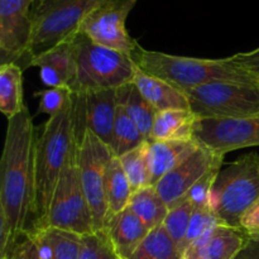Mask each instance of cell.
<instances>
[{
	"label": "cell",
	"mask_w": 259,
	"mask_h": 259,
	"mask_svg": "<svg viewBox=\"0 0 259 259\" xmlns=\"http://www.w3.org/2000/svg\"><path fill=\"white\" fill-rule=\"evenodd\" d=\"M146 141L147 139L141 133L138 126L129 118L124 106L118 103L115 124H114L113 143H111V151H113L114 156H123L124 153L137 148Z\"/></svg>",
	"instance_id": "cell-28"
},
{
	"label": "cell",
	"mask_w": 259,
	"mask_h": 259,
	"mask_svg": "<svg viewBox=\"0 0 259 259\" xmlns=\"http://www.w3.org/2000/svg\"><path fill=\"white\" fill-rule=\"evenodd\" d=\"M118 259H125V258H121V257H119Z\"/></svg>",
	"instance_id": "cell-39"
},
{
	"label": "cell",
	"mask_w": 259,
	"mask_h": 259,
	"mask_svg": "<svg viewBox=\"0 0 259 259\" xmlns=\"http://www.w3.org/2000/svg\"><path fill=\"white\" fill-rule=\"evenodd\" d=\"M32 67L39 68V77L48 88H65L73 93L76 88V61L71 40L35 56Z\"/></svg>",
	"instance_id": "cell-16"
},
{
	"label": "cell",
	"mask_w": 259,
	"mask_h": 259,
	"mask_svg": "<svg viewBox=\"0 0 259 259\" xmlns=\"http://www.w3.org/2000/svg\"><path fill=\"white\" fill-rule=\"evenodd\" d=\"M139 68L186 91L218 81L257 83V78L234 56L219 60L185 57L144 50L139 46L133 55Z\"/></svg>",
	"instance_id": "cell-3"
},
{
	"label": "cell",
	"mask_w": 259,
	"mask_h": 259,
	"mask_svg": "<svg viewBox=\"0 0 259 259\" xmlns=\"http://www.w3.org/2000/svg\"><path fill=\"white\" fill-rule=\"evenodd\" d=\"M138 0H105L86 17L80 32L104 47L133 57L139 45L125 27L129 13Z\"/></svg>",
	"instance_id": "cell-10"
},
{
	"label": "cell",
	"mask_w": 259,
	"mask_h": 259,
	"mask_svg": "<svg viewBox=\"0 0 259 259\" xmlns=\"http://www.w3.org/2000/svg\"><path fill=\"white\" fill-rule=\"evenodd\" d=\"M197 119L191 109L158 111L149 141H185L195 138V124Z\"/></svg>",
	"instance_id": "cell-20"
},
{
	"label": "cell",
	"mask_w": 259,
	"mask_h": 259,
	"mask_svg": "<svg viewBox=\"0 0 259 259\" xmlns=\"http://www.w3.org/2000/svg\"><path fill=\"white\" fill-rule=\"evenodd\" d=\"M132 83L157 111L168 109H190L189 98L184 91L179 90L157 76L149 75L142 68L137 67Z\"/></svg>",
	"instance_id": "cell-19"
},
{
	"label": "cell",
	"mask_w": 259,
	"mask_h": 259,
	"mask_svg": "<svg viewBox=\"0 0 259 259\" xmlns=\"http://www.w3.org/2000/svg\"><path fill=\"white\" fill-rule=\"evenodd\" d=\"M72 94V93H71ZM73 106L83 129L93 132L111 148L118 99L116 90L72 94Z\"/></svg>",
	"instance_id": "cell-14"
},
{
	"label": "cell",
	"mask_w": 259,
	"mask_h": 259,
	"mask_svg": "<svg viewBox=\"0 0 259 259\" xmlns=\"http://www.w3.org/2000/svg\"><path fill=\"white\" fill-rule=\"evenodd\" d=\"M128 209L132 210L149 230L163 224L169 209L156 187L148 186L133 192Z\"/></svg>",
	"instance_id": "cell-24"
},
{
	"label": "cell",
	"mask_w": 259,
	"mask_h": 259,
	"mask_svg": "<svg viewBox=\"0 0 259 259\" xmlns=\"http://www.w3.org/2000/svg\"><path fill=\"white\" fill-rule=\"evenodd\" d=\"M76 61V88L72 94L118 90L131 83L138 65L133 57L98 45L82 32L71 39Z\"/></svg>",
	"instance_id": "cell-4"
},
{
	"label": "cell",
	"mask_w": 259,
	"mask_h": 259,
	"mask_svg": "<svg viewBox=\"0 0 259 259\" xmlns=\"http://www.w3.org/2000/svg\"><path fill=\"white\" fill-rule=\"evenodd\" d=\"M248 239L239 228L218 224L187 248L181 259H235Z\"/></svg>",
	"instance_id": "cell-15"
},
{
	"label": "cell",
	"mask_w": 259,
	"mask_h": 259,
	"mask_svg": "<svg viewBox=\"0 0 259 259\" xmlns=\"http://www.w3.org/2000/svg\"><path fill=\"white\" fill-rule=\"evenodd\" d=\"M224 157L200 144L199 148L191 156L162 177L154 187L168 209H172L184 201L192 187L205 175L209 174L215 167L222 166Z\"/></svg>",
	"instance_id": "cell-13"
},
{
	"label": "cell",
	"mask_w": 259,
	"mask_h": 259,
	"mask_svg": "<svg viewBox=\"0 0 259 259\" xmlns=\"http://www.w3.org/2000/svg\"><path fill=\"white\" fill-rule=\"evenodd\" d=\"M182 253L163 224L149 230L128 259H181Z\"/></svg>",
	"instance_id": "cell-26"
},
{
	"label": "cell",
	"mask_w": 259,
	"mask_h": 259,
	"mask_svg": "<svg viewBox=\"0 0 259 259\" xmlns=\"http://www.w3.org/2000/svg\"><path fill=\"white\" fill-rule=\"evenodd\" d=\"M257 83H258V85H259V75L257 76Z\"/></svg>",
	"instance_id": "cell-38"
},
{
	"label": "cell",
	"mask_w": 259,
	"mask_h": 259,
	"mask_svg": "<svg viewBox=\"0 0 259 259\" xmlns=\"http://www.w3.org/2000/svg\"><path fill=\"white\" fill-rule=\"evenodd\" d=\"M131 182L132 191L136 192L144 187L151 186V169H149L148 141L137 148L118 157Z\"/></svg>",
	"instance_id": "cell-27"
},
{
	"label": "cell",
	"mask_w": 259,
	"mask_h": 259,
	"mask_svg": "<svg viewBox=\"0 0 259 259\" xmlns=\"http://www.w3.org/2000/svg\"><path fill=\"white\" fill-rule=\"evenodd\" d=\"M113 151L89 129H85L78 143V168L81 184L93 217L94 230H105L109 220L106 200V169Z\"/></svg>",
	"instance_id": "cell-9"
},
{
	"label": "cell",
	"mask_w": 259,
	"mask_h": 259,
	"mask_svg": "<svg viewBox=\"0 0 259 259\" xmlns=\"http://www.w3.org/2000/svg\"><path fill=\"white\" fill-rule=\"evenodd\" d=\"M34 96L39 101L38 111L53 116L62 110L70 99L71 91L65 88H50L47 90L37 91Z\"/></svg>",
	"instance_id": "cell-32"
},
{
	"label": "cell",
	"mask_w": 259,
	"mask_h": 259,
	"mask_svg": "<svg viewBox=\"0 0 259 259\" xmlns=\"http://www.w3.org/2000/svg\"><path fill=\"white\" fill-rule=\"evenodd\" d=\"M239 229H242L249 238L259 237V200L243 215Z\"/></svg>",
	"instance_id": "cell-35"
},
{
	"label": "cell",
	"mask_w": 259,
	"mask_h": 259,
	"mask_svg": "<svg viewBox=\"0 0 259 259\" xmlns=\"http://www.w3.org/2000/svg\"><path fill=\"white\" fill-rule=\"evenodd\" d=\"M132 195L133 191H132L131 182L121 166L120 159L114 156L109 162L106 169V200H108L109 219L128 207Z\"/></svg>",
	"instance_id": "cell-25"
},
{
	"label": "cell",
	"mask_w": 259,
	"mask_h": 259,
	"mask_svg": "<svg viewBox=\"0 0 259 259\" xmlns=\"http://www.w3.org/2000/svg\"><path fill=\"white\" fill-rule=\"evenodd\" d=\"M5 259H10V258H5Z\"/></svg>",
	"instance_id": "cell-40"
},
{
	"label": "cell",
	"mask_w": 259,
	"mask_h": 259,
	"mask_svg": "<svg viewBox=\"0 0 259 259\" xmlns=\"http://www.w3.org/2000/svg\"><path fill=\"white\" fill-rule=\"evenodd\" d=\"M35 139L37 129L27 108L8 119L0 164V229L12 234L14 245L33 234Z\"/></svg>",
	"instance_id": "cell-1"
},
{
	"label": "cell",
	"mask_w": 259,
	"mask_h": 259,
	"mask_svg": "<svg viewBox=\"0 0 259 259\" xmlns=\"http://www.w3.org/2000/svg\"><path fill=\"white\" fill-rule=\"evenodd\" d=\"M195 139L217 154L259 146V114L237 119H197Z\"/></svg>",
	"instance_id": "cell-11"
},
{
	"label": "cell",
	"mask_w": 259,
	"mask_h": 259,
	"mask_svg": "<svg viewBox=\"0 0 259 259\" xmlns=\"http://www.w3.org/2000/svg\"><path fill=\"white\" fill-rule=\"evenodd\" d=\"M119 255L106 230L81 235L78 259H118Z\"/></svg>",
	"instance_id": "cell-29"
},
{
	"label": "cell",
	"mask_w": 259,
	"mask_h": 259,
	"mask_svg": "<svg viewBox=\"0 0 259 259\" xmlns=\"http://www.w3.org/2000/svg\"><path fill=\"white\" fill-rule=\"evenodd\" d=\"M116 99L118 103L124 106L129 118L138 126L144 138L149 141L158 111L132 82L116 90Z\"/></svg>",
	"instance_id": "cell-21"
},
{
	"label": "cell",
	"mask_w": 259,
	"mask_h": 259,
	"mask_svg": "<svg viewBox=\"0 0 259 259\" xmlns=\"http://www.w3.org/2000/svg\"><path fill=\"white\" fill-rule=\"evenodd\" d=\"M259 200V154H244L220 169L211 190V209L220 224L239 228L243 215Z\"/></svg>",
	"instance_id": "cell-5"
},
{
	"label": "cell",
	"mask_w": 259,
	"mask_h": 259,
	"mask_svg": "<svg viewBox=\"0 0 259 259\" xmlns=\"http://www.w3.org/2000/svg\"><path fill=\"white\" fill-rule=\"evenodd\" d=\"M218 224H220V223L211 207H195V211L192 214L191 220H190L186 237H185L184 243L181 245L182 254L187 248L191 247L196 240H199L207 230H210Z\"/></svg>",
	"instance_id": "cell-31"
},
{
	"label": "cell",
	"mask_w": 259,
	"mask_h": 259,
	"mask_svg": "<svg viewBox=\"0 0 259 259\" xmlns=\"http://www.w3.org/2000/svg\"><path fill=\"white\" fill-rule=\"evenodd\" d=\"M200 147L195 138L185 141H148L151 186L191 156Z\"/></svg>",
	"instance_id": "cell-17"
},
{
	"label": "cell",
	"mask_w": 259,
	"mask_h": 259,
	"mask_svg": "<svg viewBox=\"0 0 259 259\" xmlns=\"http://www.w3.org/2000/svg\"><path fill=\"white\" fill-rule=\"evenodd\" d=\"M76 139L72 94L56 115L50 116L34 146L33 234L47 228L56 186ZM32 234V235H33Z\"/></svg>",
	"instance_id": "cell-2"
},
{
	"label": "cell",
	"mask_w": 259,
	"mask_h": 259,
	"mask_svg": "<svg viewBox=\"0 0 259 259\" xmlns=\"http://www.w3.org/2000/svg\"><path fill=\"white\" fill-rule=\"evenodd\" d=\"M185 94L199 119H237L259 114L258 83L218 81Z\"/></svg>",
	"instance_id": "cell-8"
},
{
	"label": "cell",
	"mask_w": 259,
	"mask_h": 259,
	"mask_svg": "<svg viewBox=\"0 0 259 259\" xmlns=\"http://www.w3.org/2000/svg\"><path fill=\"white\" fill-rule=\"evenodd\" d=\"M75 113V110H73ZM76 139L68 156L58 184L56 186L48 215L47 228L68 230L76 234L85 235L94 230L93 217L81 184L78 168V143L82 137L83 129L75 116ZM46 228V229H47Z\"/></svg>",
	"instance_id": "cell-7"
},
{
	"label": "cell",
	"mask_w": 259,
	"mask_h": 259,
	"mask_svg": "<svg viewBox=\"0 0 259 259\" xmlns=\"http://www.w3.org/2000/svg\"><path fill=\"white\" fill-rule=\"evenodd\" d=\"M46 259H78L81 235L68 230L47 228L33 234Z\"/></svg>",
	"instance_id": "cell-22"
},
{
	"label": "cell",
	"mask_w": 259,
	"mask_h": 259,
	"mask_svg": "<svg viewBox=\"0 0 259 259\" xmlns=\"http://www.w3.org/2000/svg\"><path fill=\"white\" fill-rule=\"evenodd\" d=\"M234 58L257 78L259 75V47L257 50L250 51V52L238 53L234 56Z\"/></svg>",
	"instance_id": "cell-36"
},
{
	"label": "cell",
	"mask_w": 259,
	"mask_h": 259,
	"mask_svg": "<svg viewBox=\"0 0 259 259\" xmlns=\"http://www.w3.org/2000/svg\"><path fill=\"white\" fill-rule=\"evenodd\" d=\"M105 0H35L32 9L33 34L28 66L33 58L71 40L81 24Z\"/></svg>",
	"instance_id": "cell-6"
},
{
	"label": "cell",
	"mask_w": 259,
	"mask_h": 259,
	"mask_svg": "<svg viewBox=\"0 0 259 259\" xmlns=\"http://www.w3.org/2000/svg\"><path fill=\"white\" fill-rule=\"evenodd\" d=\"M220 169H222V166L212 168L187 194L186 199L190 200L195 205V207H211V190Z\"/></svg>",
	"instance_id": "cell-33"
},
{
	"label": "cell",
	"mask_w": 259,
	"mask_h": 259,
	"mask_svg": "<svg viewBox=\"0 0 259 259\" xmlns=\"http://www.w3.org/2000/svg\"><path fill=\"white\" fill-rule=\"evenodd\" d=\"M235 259H259V237L249 238Z\"/></svg>",
	"instance_id": "cell-37"
},
{
	"label": "cell",
	"mask_w": 259,
	"mask_h": 259,
	"mask_svg": "<svg viewBox=\"0 0 259 259\" xmlns=\"http://www.w3.org/2000/svg\"><path fill=\"white\" fill-rule=\"evenodd\" d=\"M194 211L195 205L186 199L175 207L169 209L168 214L163 222V227L166 228L167 233L171 235L172 239L179 245L180 252H181V245L184 243L185 237H186L190 220H191Z\"/></svg>",
	"instance_id": "cell-30"
},
{
	"label": "cell",
	"mask_w": 259,
	"mask_h": 259,
	"mask_svg": "<svg viewBox=\"0 0 259 259\" xmlns=\"http://www.w3.org/2000/svg\"><path fill=\"white\" fill-rule=\"evenodd\" d=\"M105 230L119 257L128 259L147 237L149 229L128 207L113 215L106 224Z\"/></svg>",
	"instance_id": "cell-18"
},
{
	"label": "cell",
	"mask_w": 259,
	"mask_h": 259,
	"mask_svg": "<svg viewBox=\"0 0 259 259\" xmlns=\"http://www.w3.org/2000/svg\"><path fill=\"white\" fill-rule=\"evenodd\" d=\"M7 258L10 259H46L37 239L33 235H25L18 240ZM5 259V258H4Z\"/></svg>",
	"instance_id": "cell-34"
},
{
	"label": "cell",
	"mask_w": 259,
	"mask_h": 259,
	"mask_svg": "<svg viewBox=\"0 0 259 259\" xmlns=\"http://www.w3.org/2000/svg\"><path fill=\"white\" fill-rule=\"evenodd\" d=\"M27 106L23 99V68L10 62L0 66V110L8 119L22 113Z\"/></svg>",
	"instance_id": "cell-23"
},
{
	"label": "cell",
	"mask_w": 259,
	"mask_h": 259,
	"mask_svg": "<svg viewBox=\"0 0 259 259\" xmlns=\"http://www.w3.org/2000/svg\"><path fill=\"white\" fill-rule=\"evenodd\" d=\"M35 0H0V53L2 65L14 62L28 67L33 34L30 7Z\"/></svg>",
	"instance_id": "cell-12"
}]
</instances>
